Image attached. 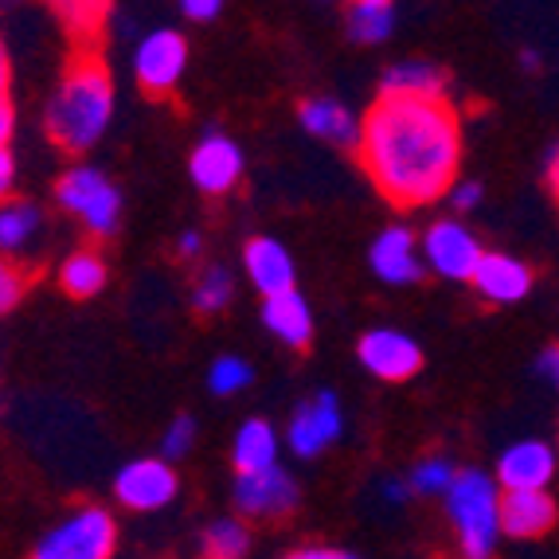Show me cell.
Here are the masks:
<instances>
[{"mask_svg":"<svg viewBox=\"0 0 559 559\" xmlns=\"http://www.w3.org/2000/svg\"><path fill=\"white\" fill-rule=\"evenodd\" d=\"M356 157L392 207H427L457 185L462 118L447 98L380 94L364 114Z\"/></svg>","mask_w":559,"mask_h":559,"instance_id":"cell-1","label":"cell"},{"mask_svg":"<svg viewBox=\"0 0 559 559\" xmlns=\"http://www.w3.org/2000/svg\"><path fill=\"white\" fill-rule=\"evenodd\" d=\"M114 118L110 67L94 51H79L67 63L56 94L47 98L44 130L63 153H86L106 138Z\"/></svg>","mask_w":559,"mask_h":559,"instance_id":"cell-2","label":"cell"},{"mask_svg":"<svg viewBox=\"0 0 559 559\" xmlns=\"http://www.w3.org/2000/svg\"><path fill=\"white\" fill-rule=\"evenodd\" d=\"M447 521L462 559H493L504 536V489L485 469H462L447 493Z\"/></svg>","mask_w":559,"mask_h":559,"instance_id":"cell-3","label":"cell"},{"mask_svg":"<svg viewBox=\"0 0 559 559\" xmlns=\"http://www.w3.org/2000/svg\"><path fill=\"white\" fill-rule=\"evenodd\" d=\"M56 204L94 239H110L121 224V188L86 160L63 168L56 180Z\"/></svg>","mask_w":559,"mask_h":559,"instance_id":"cell-4","label":"cell"},{"mask_svg":"<svg viewBox=\"0 0 559 559\" xmlns=\"http://www.w3.org/2000/svg\"><path fill=\"white\" fill-rule=\"evenodd\" d=\"M118 521L106 504H79L32 544L28 559H114Z\"/></svg>","mask_w":559,"mask_h":559,"instance_id":"cell-5","label":"cell"},{"mask_svg":"<svg viewBox=\"0 0 559 559\" xmlns=\"http://www.w3.org/2000/svg\"><path fill=\"white\" fill-rule=\"evenodd\" d=\"M188 71V39L177 28H157L133 47V79L150 98H168Z\"/></svg>","mask_w":559,"mask_h":559,"instance_id":"cell-6","label":"cell"},{"mask_svg":"<svg viewBox=\"0 0 559 559\" xmlns=\"http://www.w3.org/2000/svg\"><path fill=\"white\" fill-rule=\"evenodd\" d=\"M180 493V477L165 457H130L114 474V497L130 513H160Z\"/></svg>","mask_w":559,"mask_h":559,"instance_id":"cell-7","label":"cell"},{"mask_svg":"<svg viewBox=\"0 0 559 559\" xmlns=\"http://www.w3.org/2000/svg\"><path fill=\"white\" fill-rule=\"evenodd\" d=\"M485 247L462 219H439L423 231V259L427 271H435L447 282H474L477 266L485 259Z\"/></svg>","mask_w":559,"mask_h":559,"instance_id":"cell-8","label":"cell"},{"mask_svg":"<svg viewBox=\"0 0 559 559\" xmlns=\"http://www.w3.org/2000/svg\"><path fill=\"white\" fill-rule=\"evenodd\" d=\"M341 435H345V407H341L336 392H318L301 400L286 423V447L301 462L321 457L333 442H341Z\"/></svg>","mask_w":559,"mask_h":559,"instance_id":"cell-9","label":"cell"},{"mask_svg":"<svg viewBox=\"0 0 559 559\" xmlns=\"http://www.w3.org/2000/svg\"><path fill=\"white\" fill-rule=\"evenodd\" d=\"M356 360L368 376L383 383H407L419 376L423 368V348L419 341L403 329H368L356 341Z\"/></svg>","mask_w":559,"mask_h":559,"instance_id":"cell-10","label":"cell"},{"mask_svg":"<svg viewBox=\"0 0 559 559\" xmlns=\"http://www.w3.org/2000/svg\"><path fill=\"white\" fill-rule=\"evenodd\" d=\"M235 509L242 513V521H282L298 509L301 489L294 481L286 466L262 469V474H242L235 477Z\"/></svg>","mask_w":559,"mask_h":559,"instance_id":"cell-11","label":"cell"},{"mask_svg":"<svg viewBox=\"0 0 559 559\" xmlns=\"http://www.w3.org/2000/svg\"><path fill=\"white\" fill-rule=\"evenodd\" d=\"M368 266L383 286H415L427 278V259H423V235L407 224H388L368 242Z\"/></svg>","mask_w":559,"mask_h":559,"instance_id":"cell-12","label":"cell"},{"mask_svg":"<svg viewBox=\"0 0 559 559\" xmlns=\"http://www.w3.org/2000/svg\"><path fill=\"white\" fill-rule=\"evenodd\" d=\"M556 469H559V457L548 442L521 439L501 450L493 477L504 493H548V485L556 481Z\"/></svg>","mask_w":559,"mask_h":559,"instance_id":"cell-13","label":"cell"},{"mask_svg":"<svg viewBox=\"0 0 559 559\" xmlns=\"http://www.w3.org/2000/svg\"><path fill=\"white\" fill-rule=\"evenodd\" d=\"M242 168H247V157L239 141H231L227 133H204L188 157V177L204 197H227L231 188H239Z\"/></svg>","mask_w":559,"mask_h":559,"instance_id":"cell-14","label":"cell"},{"mask_svg":"<svg viewBox=\"0 0 559 559\" xmlns=\"http://www.w3.org/2000/svg\"><path fill=\"white\" fill-rule=\"evenodd\" d=\"M242 271L251 278V286L266 298H282L289 289H298V266H294V254L286 251V242L271 239V235H254L247 247H242Z\"/></svg>","mask_w":559,"mask_h":559,"instance_id":"cell-15","label":"cell"},{"mask_svg":"<svg viewBox=\"0 0 559 559\" xmlns=\"http://www.w3.org/2000/svg\"><path fill=\"white\" fill-rule=\"evenodd\" d=\"M469 286H474L489 306H513V301L528 298L532 271H528V262L513 259V254L489 251L481 259V266H477Z\"/></svg>","mask_w":559,"mask_h":559,"instance_id":"cell-16","label":"cell"},{"mask_svg":"<svg viewBox=\"0 0 559 559\" xmlns=\"http://www.w3.org/2000/svg\"><path fill=\"white\" fill-rule=\"evenodd\" d=\"M301 130L313 133L318 141H333V145H345V150H360V130L364 118H356L345 103L336 98H306L298 106Z\"/></svg>","mask_w":559,"mask_h":559,"instance_id":"cell-17","label":"cell"},{"mask_svg":"<svg viewBox=\"0 0 559 559\" xmlns=\"http://www.w3.org/2000/svg\"><path fill=\"white\" fill-rule=\"evenodd\" d=\"M278 450H282V439H278V430H274V423L242 419L239 430H235V439H231L235 477L274 469V466H278Z\"/></svg>","mask_w":559,"mask_h":559,"instance_id":"cell-18","label":"cell"},{"mask_svg":"<svg viewBox=\"0 0 559 559\" xmlns=\"http://www.w3.org/2000/svg\"><path fill=\"white\" fill-rule=\"evenodd\" d=\"M504 536L513 540H536L548 536L559 521V504L551 493H504Z\"/></svg>","mask_w":559,"mask_h":559,"instance_id":"cell-19","label":"cell"},{"mask_svg":"<svg viewBox=\"0 0 559 559\" xmlns=\"http://www.w3.org/2000/svg\"><path fill=\"white\" fill-rule=\"evenodd\" d=\"M262 325L271 329L286 348H309L313 341V309H309L306 294L289 289L282 298H266L262 301Z\"/></svg>","mask_w":559,"mask_h":559,"instance_id":"cell-20","label":"cell"},{"mask_svg":"<svg viewBox=\"0 0 559 559\" xmlns=\"http://www.w3.org/2000/svg\"><path fill=\"white\" fill-rule=\"evenodd\" d=\"M380 94H392V98H447V75L427 59H403V63H392L383 71Z\"/></svg>","mask_w":559,"mask_h":559,"instance_id":"cell-21","label":"cell"},{"mask_svg":"<svg viewBox=\"0 0 559 559\" xmlns=\"http://www.w3.org/2000/svg\"><path fill=\"white\" fill-rule=\"evenodd\" d=\"M106 282H110V266H106V259L94 247H79L59 266V286H63L67 298H79V301L98 298L106 289Z\"/></svg>","mask_w":559,"mask_h":559,"instance_id":"cell-22","label":"cell"},{"mask_svg":"<svg viewBox=\"0 0 559 559\" xmlns=\"http://www.w3.org/2000/svg\"><path fill=\"white\" fill-rule=\"evenodd\" d=\"M345 28L353 44L380 47V44H388L395 32V9L388 0H356V4H348Z\"/></svg>","mask_w":559,"mask_h":559,"instance_id":"cell-23","label":"cell"},{"mask_svg":"<svg viewBox=\"0 0 559 559\" xmlns=\"http://www.w3.org/2000/svg\"><path fill=\"white\" fill-rule=\"evenodd\" d=\"M39 231H44L39 204H32V200H4V207H0V247H4V254L28 251Z\"/></svg>","mask_w":559,"mask_h":559,"instance_id":"cell-24","label":"cell"},{"mask_svg":"<svg viewBox=\"0 0 559 559\" xmlns=\"http://www.w3.org/2000/svg\"><path fill=\"white\" fill-rule=\"evenodd\" d=\"M200 551L204 559H247L251 524H242V516H219L200 532Z\"/></svg>","mask_w":559,"mask_h":559,"instance_id":"cell-25","label":"cell"},{"mask_svg":"<svg viewBox=\"0 0 559 559\" xmlns=\"http://www.w3.org/2000/svg\"><path fill=\"white\" fill-rule=\"evenodd\" d=\"M56 16H59V24L83 44V51H91L86 44L98 39L106 16H110V4H103V0H63V4H56Z\"/></svg>","mask_w":559,"mask_h":559,"instance_id":"cell-26","label":"cell"},{"mask_svg":"<svg viewBox=\"0 0 559 559\" xmlns=\"http://www.w3.org/2000/svg\"><path fill=\"white\" fill-rule=\"evenodd\" d=\"M457 474H462V469H457L447 454H427L411 466L407 485H411V493L415 497H442V501H447V493L454 489Z\"/></svg>","mask_w":559,"mask_h":559,"instance_id":"cell-27","label":"cell"},{"mask_svg":"<svg viewBox=\"0 0 559 559\" xmlns=\"http://www.w3.org/2000/svg\"><path fill=\"white\" fill-rule=\"evenodd\" d=\"M231 298H235V278L227 266H207L197 278V286H192V309H197L200 318L224 313L231 306Z\"/></svg>","mask_w":559,"mask_h":559,"instance_id":"cell-28","label":"cell"},{"mask_svg":"<svg viewBox=\"0 0 559 559\" xmlns=\"http://www.w3.org/2000/svg\"><path fill=\"white\" fill-rule=\"evenodd\" d=\"M254 368L242 356H215L212 368H207V392L227 400V395H239L242 388H251Z\"/></svg>","mask_w":559,"mask_h":559,"instance_id":"cell-29","label":"cell"},{"mask_svg":"<svg viewBox=\"0 0 559 559\" xmlns=\"http://www.w3.org/2000/svg\"><path fill=\"white\" fill-rule=\"evenodd\" d=\"M192 447H197V419L192 415H177L165 427V435H160V457L165 462H180V457L192 454Z\"/></svg>","mask_w":559,"mask_h":559,"instance_id":"cell-30","label":"cell"},{"mask_svg":"<svg viewBox=\"0 0 559 559\" xmlns=\"http://www.w3.org/2000/svg\"><path fill=\"white\" fill-rule=\"evenodd\" d=\"M24 289H28V278H24L12 262H4V266H0V309L12 313V309L20 306V298H24Z\"/></svg>","mask_w":559,"mask_h":559,"instance_id":"cell-31","label":"cell"},{"mask_svg":"<svg viewBox=\"0 0 559 559\" xmlns=\"http://www.w3.org/2000/svg\"><path fill=\"white\" fill-rule=\"evenodd\" d=\"M282 559H360L348 548H333V544H301V548L286 551Z\"/></svg>","mask_w":559,"mask_h":559,"instance_id":"cell-32","label":"cell"},{"mask_svg":"<svg viewBox=\"0 0 559 559\" xmlns=\"http://www.w3.org/2000/svg\"><path fill=\"white\" fill-rule=\"evenodd\" d=\"M481 200H485V188L477 185V180H457L454 192H450V204H454V212H474Z\"/></svg>","mask_w":559,"mask_h":559,"instance_id":"cell-33","label":"cell"},{"mask_svg":"<svg viewBox=\"0 0 559 559\" xmlns=\"http://www.w3.org/2000/svg\"><path fill=\"white\" fill-rule=\"evenodd\" d=\"M536 376H540L548 388H556L559 392V345L544 348V353L536 356Z\"/></svg>","mask_w":559,"mask_h":559,"instance_id":"cell-34","label":"cell"},{"mask_svg":"<svg viewBox=\"0 0 559 559\" xmlns=\"http://www.w3.org/2000/svg\"><path fill=\"white\" fill-rule=\"evenodd\" d=\"M219 12H224V4H219V0H185V4H180V16L200 20V24H204V20H215Z\"/></svg>","mask_w":559,"mask_h":559,"instance_id":"cell-35","label":"cell"},{"mask_svg":"<svg viewBox=\"0 0 559 559\" xmlns=\"http://www.w3.org/2000/svg\"><path fill=\"white\" fill-rule=\"evenodd\" d=\"M12 130H16V106H12V91H0V141H4V150H12Z\"/></svg>","mask_w":559,"mask_h":559,"instance_id":"cell-36","label":"cell"},{"mask_svg":"<svg viewBox=\"0 0 559 559\" xmlns=\"http://www.w3.org/2000/svg\"><path fill=\"white\" fill-rule=\"evenodd\" d=\"M200 251H204V235L192 231V227H188V231H180V239H177V254H180V259H197Z\"/></svg>","mask_w":559,"mask_h":559,"instance_id":"cell-37","label":"cell"},{"mask_svg":"<svg viewBox=\"0 0 559 559\" xmlns=\"http://www.w3.org/2000/svg\"><path fill=\"white\" fill-rule=\"evenodd\" d=\"M12 185H16V157H12V150H0V192L9 197Z\"/></svg>","mask_w":559,"mask_h":559,"instance_id":"cell-38","label":"cell"},{"mask_svg":"<svg viewBox=\"0 0 559 559\" xmlns=\"http://www.w3.org/2000/svg\"><path fill=\"white\" fill-rule=\"evenodd\" d=\"M407 497H411L407 481H383V501H388V504H403Z\"/></svg>","mask_w":559,"mask_h":559,"instance_id":"cell-39","label":"cell"},{"mask_svg":"<svg viewBox=\"0 0 559 559\" xmlns=\"http://www.w3.org/2000/svg\"><path fill=\"white\" fill-rule=\"evenodd\" d=\"M548 188L559 200V145H551V153H548Z\"/></svg>","mask_w":559,"mask_h":559,"instance_id":"cell-40","label":"cell"},{"mask_svg":"<svg viewBox=\"0 0 559 559\" xmlns=\"http://www.w3.org/2000/svg\"><path fill=\"white\" fill-rule=\"evenodd\" d=\"M521 67H528V71H536V67H540V59H536V51H521Z\"/></svg>","mask_w":559,"mask_h":559,"instance_id":"cell-41","label":"cell"}]
</instances>
